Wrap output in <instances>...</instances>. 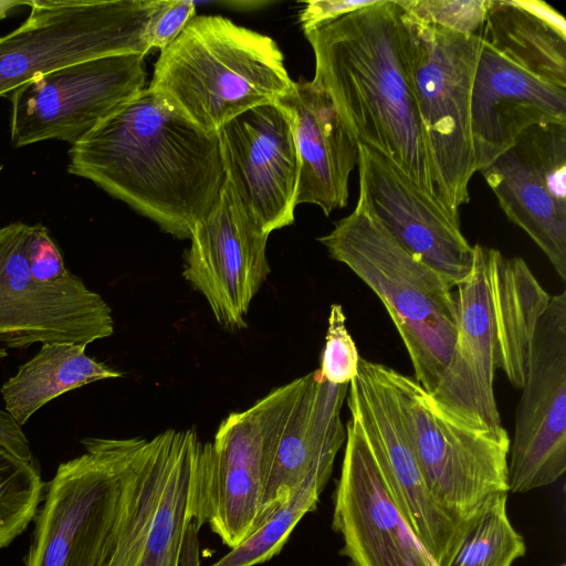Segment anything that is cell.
<instances>
[{
    "label": "cell",
    "instance_id": "6da1fadb",
    "mask_svg": "<svg viewBox=\"0 0 566 566\" xmlns=\"http://www.w3.org/2000/svg\"><path fill=\"white\" fill-rule=\"evenodd\" d=\"M67 171L179 239H190L226 181L218 134L149 86L71 145Z\"/></svg>",
    "mask_w": 566,
    "mask_h": 566
},
{
    "label": "cell",
    "instance_id": "7a4b0ae2",
    "mask_svg": "<svg viewBox=\"0 0 566 566\" xmlns=\"http://www.w3.org/2000/svg\"><path fill=\"white\" fill-rule=\"evenodd\" d=\"M304 34L315 56L313 83L328 94L350 136L447 211L411 88L398 1L378 0Z\"/></svg>",
    "mask_w": 566,
    "mask_h": 566
},
{
    "label": "cell",
    "instance_id": "3957f363",
    "mask_svg": "<svg viewBox=\"0 0 566 566\" xmlns=\"http://www.w3.org/2000/svg\"><path fill=\"white\" fill-rule=\"evenodd\" d=\"M318 241L382 302L410 357L415 380L455 412L485 423L458 373L457 306L447 279L406 251L359 192L353 212Z\"/></svg>",
    "mask_w": 566,
    "mask_h": 566
},
{
    "label": "cell",
    "instance_id": "277c9868",
    "mask_svg": "<svg viewBox=\"0 0 566 566\" xmlns=\"http://www.w3.org/2000/svg\"><path fill=\"white\" fill-rule=\"evenodd\" d=\"M455 363L464 391L479 417L501 426L495 373L522 389L539 322L549 295L521 258L473 245L469 273L454 286Z\"/></svg>",
    "mask_w": 566,
    "mask_h": 566
},
{
    "label": "cell",
    "instance_id": "5b68a950",
    "mask_svg": "<svg viewBox=\"0 0 566 566\" xmlns=\"http://www.w3.org/2000/svg\"><path fill=\"white\" fill-rule=\"evenodd\" d=\"M146 439L84 438L45 484L25 566H109L135 502Z\"/></svg>",
    "mask_w": 566,
    "mask_h": 566
},
{
    "label": "cell",
    "instance_id": "8992f818",
    "mask_svg": "<svg viewBox=\"0 0 566 566\" xmlns=\"http://www.w3.org/2000/svg\"><path fill=\"white\" fill-rule=\"evenodd\" d=\"M277 44L221 15L193 17L155 64L149 87L208 133L291 87Z\"/></svg>",
    "mask_w": 566,
    "mask_h": 566
},
{
    "label": "cell",
    "instance_id": "52a82bcc",
    "mask_svg": "<svg viewBox=\"0 0 566 566\" xmlns=\"http://www.w3.org/2000/svg\"><path fill=\"white\" fill-rule=\"evenodd\" d=\"M114 333L112 310L65 265L49 229L12 222L0 228V343L83 346Z\"/></svg>",
    "mask_w": 566,
    "mask_h": 566
},
{
    "label": "cell",
    "instance_id": "ba28073f",
    "mask_svg": "<svg viewBox=\"0 0 566 566\" xmlns=\"http://www.w3.org/2000/svg\"><path fill=\"white\" fill-rule=\"evenodd\" d=\"M386 375L427 485L468 534L486 501L510 492L507 431L455 412L415 378Z\"/></svg>",
    "mask_w": 566,
    "mask_h": 566
},
{
    "label": "cell",
    "instance_id": "9c48e42d",
    "mask_svg": "<svg viewBox=\"0 0 566 566\" xmlns=\"http://www.w3.org/2000/svg\"><path fill=\"white\" fill-rule=\"evenodd\" d=\"M303 376L244 411L230 413L201 444L193 489L195 521L208 524L230 549L263 523V497L284 424Z\"/></svg>",
    "mask_w": 566,
    "mask_h": 566
},
{
    "label": "cell",
    "instance_id": "30bf717a",
    "mask_svg": "<svg viewBox=\"0 0 566 566\" xmlns=\"http://www.w3.org/2000/svg\"><path fill=\"white\" fill-rule=\"evenodd\" d=\"M402 9V8H401ZM406 57L447 211L460 220L478 171L471 136V92L482 39L421 22L402 9Z\"/></svg>",
    "mask_w": 566,
    "mask_h": 566
},
{
    "label": "cell",
    "instance_id": "8fae6325",
    "mask_svg": "<svg viewBox=\"0 0 566 566\" xmlns=\"http://www.w3.org/2000/svg\"><path fill=\"white\" fill-rule=\"evenodd\" d=\"M161 0H28L30 14L0 36V96L56 69L111 54L146 55Z\"/></svg>",
    "mask_w": 566,
    "mask_h": 566
},
{
    "label": "cell",
    "instance_id": "7c38bea8",
    "mask_svg": "<svg viewBox=\"0 0 566 566\" xmlns=\"http://www.w3.org/2000/svg\"><path fill=\"white\" fill-rule=\"evenodd\" d=\"M382 364L359 358L347 405L401 517L439 566H450L467 533L426 483Z\"/></svg>",
    "mask_w": 566,
    "mask_h": 566
},
{
    "label": "cell",
    "instance_id": "4fadbf2b",
    "mask_svg": "<svg viewBox=\"0 0 566 566\" xmlns=\"http://www.w3.org/2000/svg\"><path fill=\"white\" fill-rule=\"evenodd\" d=\"M145 56L111 54L38 75L10 95V140L71 145L145 88Z\"/></svg>",
    "mask_w": 566,
    "mask_h": 566
},
{
    "label": "cell",
    "instance_id": "5bb4252c",
    "mask_svg": "<svg viewBox=\"0 0 566 566\" xmlns=\"http://www.w3.org/2000/svg\"><path fill=\"white\" fill-rule=\"evenodd\" d=\"M509 491L548 486L566 471V293L553 295L535 336L510 444Z\"/></svg>",
    "mask_w": 566,
    "mask_h": 566
},
{
    "label": "cell",
    "instance_id": "9a60e30c",
    "mask_svg": "<svg viewBox=\"0 0 566 566\" xmlns=\"http://www.w3.org/2000/svg\"><path fill=\"white\" fill-rule=\"evenodd\" d=\"M269 235L227 180L191 233L182 274L227 329L247 327L250 304L271 271L265 253Z\"/></svg>",
    "mask_w": 566,
    "mask_h": 566
},
{
    "label": "cell",
    "instance_id": "2e32d148",
    "mask_svg": "<svg viewBox=\"0 0 566 566\" xmlns=\"http://www.w3.org/2000/svg\"><path fill=\"white\" fill-rule=\"evenodd\" d=\"M226 180L266 233L294 222L298 157L291 119L276 102L218 130Z\"/></svg>",
    "mask_w": 566,
    "mask_h": 566
},
{
    "label": "cell",
    "instance_id": "e0dca14e",
    "mask_svg": "<svg viewBox=\"0 0 566 566\" xmlns=\"http://www.w3.org/2000/svg\"><path fill=\"white\" fill-rule=\"evenodd\" d=\"M333 530L350 566H439L401 517L357 421L346 424Z\"/></svg>",
    "mask_w": 566,
    "mask_h": 566
},
{
    "label": "cell",
    "instance_id": "ac0fdd59",
    "mask_svg": "<svg viewBox=\"0 0 566 566\" xmlns=\"http://www.w3.org/2000/svg\"><path fill=\"white\" fill-rule=\"evenodd\" d=\"M359 193L391 237L454 287L469 273L473 245L460 220L428 198L388 158L358 145Z\"/></svg>",
    "mask_w": 566,
    "mask_h": 566
},
{
    "label": "cell",
    "instance_id": "d6986e66",
    "mask_svg": "<svg viewBox=\"0 0 566 566\" xmlns=\"http://www.w3.org/2000/svg\"><path fill=\"white\" fill-rule=\"evenodd\" d=\"M470 117L480 171L510 149L530 127L566 124V88L530 73L482 40Z\"/></svg>",
    "mask_w": 566,
    "mask_h": 566
},
{
    "label": "cell",
    "instance_id": "ffe728a7",
    "mask_svg": "<svg viewBox=\"0 0 566 566\" xmlns=\"http://www.w3.org/2000/svg\"><path fill=\"white\" fill-rule=\"evenodd\" d=\"M276 103L291 119L298 157L296 206L316 205L326 216L346 207L359 150L328 94L313 81H293Z\"/></svg>",
    "mask_w": 566,
    "mask_h": 566
},
{
    "label": "cell",
    "instance_id": "44dd1931",
    "mask_svg": "<svg viewBox=\"0 0 566 566\" xmlns=\"http://www.w3.org/2000/svg\"><path fill=\"white\" fill-rule=\"evenodd\" d=\"M348 386L319 380L315 371L303 376L271 464L263 497L264 523L312 470L334 465L346 440L340 410Z\"/></svg>",
    "mask_w": 566,
    "mask_h": 566
},
{
    "label": "cell",
    "instance_id": "7402d4cb",
    "mask_svg": "<svg viewBox=\"0 0 566 566\" xmlns=\"http://www.w3.org/2000/svg\"><path fill=\"white\" fill-rule=\"evenodd\" d=\"M480 172L507 219L524 230L566 281V203L513 147Z\"/></svg>",
    "mask_w": 566,
    "mask_h": 566
},
{
    "label": "cell",
    "instance_id": "603a6c76",
    "mask_svg": "<svg viewBox=\"0 0 566 566\" xmlns=\"http://www.w3.org/2000/svg\"><path fill=\"white\" fill-rule=\"evenodd\" d=\"M85 346L45 343L1 387L6 411L21 427L54 398L122 373L85 354Z\"/></svg>",
    "mask_w": 566,
    "mask_h": 566
},
{
    "label": "cell",
    "instance_id": "cb8c5ba5",
    "mask_svg": "<svg viewBox=\"0 0 566 566\" xmlns=\"http://www.w3.org/2000/svg\"><path fill=\"white\" fill-rule=\"evenodd\" d=\"M201 444L195 429H171L164 480L139 566H177L185 530L195 520L193 489Z\"/></svg>",
    "mask_w": 566,
    "mask_h": 566
},
{
    "label": "cell",
    "instance_id": "d4e9b609",
    "mask_svg": "<svg viewBox=\"0 0 566 566\" xmlns=\"http://www.w3.org/2000/svg\"><path fill=\"white\" fill-rule=\"evenodd\" d=\"M480 36L518 66L566 88V33L518 0H492Z\"/></svg>",
    "mask_w": 566,
    "mask_h": 566
},
{
    "label": "cell",
    "instance_id": "484cf974",
    "mask_svg": "<svg viewBox=\"0 0 566 566\" xmlns=\"http://www.w3.org/2000/svg\"><path fill=\"white\" fill-rule=\"evenodd\" d=\"M332 471V464L312 470L263 525L211 566H254L277 555L300 520L316 509Z\"/></svg>",
    "mask_w": 566,
    "mask_h": 566
},
{
    "label": "cell",
    "instance_id": "4316f807",
    "mask_svg": "<svg viewBox=\"0 0 566 566\" xmlns=\"http://www.w3.org/2000/svg\"><path fill=\"white\" fill-rule=\"evenodd\" d=\"M525 553L507 515V493L501 492L486 501L450 566H512Z\"/></svg>",
    "mask_w": 566,
    "mask_h": 566
},
{
    "label": "cell",
    "instance_id": "83f0119b",
    "mask_svg": "<svg viewBox=\"0 0 566 566\" xmlns=\"http://www.w3.org/2000/svg\"><path fill=\"white\" fill-rule=\"evenodd\" d=\"M45 483L38 462H28L0 446V549L34 521Z\"/></svg>",
    "mask_w": 566,
    "mask_h": 566
},
{
    "label": "cell",
    "instance_id": "f1b7e54d",
    "mask_svg": "<svg viewBox=\"0 0 566 566\" xmlns=\"http://www.w3.org/2000/svg\"><path fill=\"white\" fill-rule=\"evenodd\" d=\"M415 19L443 30L472 35L482 30L492 0H397Z\"/></svg>",
    "mask_w": 566,
    "mask_h": 566
},
{
    "label": "cell",
    "instance_id": "f546056e",
    "mask_svg": "<svg viewBox=\"0 0 566 566\" xmlns=\"http://www.w3.org/2000/svg\"><path fill=\"white\" fill-rule=\"evenodd\" d=\"M359 356L346 327V316L339 304H332L321 367L315 370L319 380L332 385H349L357 376Z\"/></svg>",
    "mask_w": 566,
    "mask_h": 566
},
{
    "label": "cell",
    "instance_id": "4dcf8cb0",
    "mask_svg": "<svg viewBox=\"0 0 566 566\" xmlns=\"http://www.w3.org/2000/svg\"><path fill=\"white\" fill-rule=\"evenodd\" d=\"M196 3L188 0H161L149 30V50L165 49L181 33L188 22L195 17Z\"/></svg>",
    "mask_w": 566,
    "mask_h": 566
},
{
    "label": "cell",
    "instance_id": "1f68e13d",
    "mask_svg": "<svg viewBox=\"0 0 566 566\" xmlns=\"http://www.w3.org/2000/svg\"><path fill=\"white\" fill-rule=\"evenodd\" d=\"M378 0H311L300 13L305 32L331 23L350 12L369 7Z\"/></svg>",
    "mask_w": 566,
    "mask_h": 566
},
{
    "label": "cell",
    "instance_id": "d6a6232c",
    "mask_svg": "<svg viewBox=\"0 0 566 566\" xmlns=\"http://www.w3.org/2000/svg\"><path fill=\"white\" fill-rule=\"evenodd\" d=\"M0 446L9 450L15 457L36 462L30 449V443L21 427L6 411L0 409Z\"/></svg>",
    "mask_w": 566,
    "mask_h": 566
},
{
    "label": "cell",
    "instance_id": "836d02e7",
    "mask_svg": "<svg viewBox=\"0 0 566 566\" xmlns=\"http://www.w3.org/2000/svg\"><path fill=\"white\" fill-rule=\"evenodd\" d=\"M200 526L192 520L185 530L177 566H200L199 533Z\"/></svg>",
    "mask_w": 566,
    "mask_h": 566
},
{
    "label": "cell",
    "instance_id": "e575fe53",
    "mask_svg": "<svg viewBox=\"0 0 566 566\" xmlns=\"http://www.w3.org/2000/svg\"><path fill=\"white\" fill-rule=\"evenodd\" d=\"M518 2L554 29L566 33L565 18L547 2L542 0H518Z\"/></svg>",
    "mask_w": 566,
    "mask_h": 566
},
{
    "label": "cell",
    "instance_id": "d590c367",
    "mask_svg": "<svg viewBox=\"0 0 566 566\" xmlns=\"http://www.w3.org/2000/svg\"><path fill=\"white\" fill-rule=\"evenodd\" d=\"M20 6H28V1L0 0V20L7 18L12 10Z\"/></svg>",
    "mask_w": 566,
    "mask_h": 566
},
{
    "label": "cell",
    "instance_id": "8d00e7d4",
    "mask_svg": "<svg viewBox=\"0 0 566 566\" xmlns=\"http://www.w3.org/2000/svg\"><path fill=\"white\" fill-rule=\"evenodd\" d=\"M7 356H8L7 350H6V349H3V348H0V360H1V359H3V358H6Z\"/></svg>",
    "mask_w": 566,
    "mask_h": 566
},
{
    "label": "cell",
    "instance_id": "74e56055",
    "mask_svg": "<svg viewBox=\"0 0 566 566\" xmlns=\"http://www.w3.org/2000/svg\"><path fill=\"white\" fill-rule=\"evenodd\" d=\"M1 171H2V166H0V175H1Z\"/></svg>",
    "mask_w": 566,
    "mask_h": 566
},
{
    "label": "cell",
    "instance_id": "f35d334b",
    "mask_svg": "<svg viewBox=\"0 0 566 566\" xmlns=\"http://www.w3.org/2000/svg\"><path fill=\"white\" fill-rule=\"evenodd\" d=\"M560 566H565V565L563 564V565H560Z\"/></svg>",
    "mask_w": 566,
    "mask_h": 566
}]
</instances>
